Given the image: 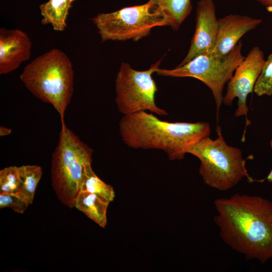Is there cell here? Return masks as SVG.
Here are the masks:
<instances>
[{
	"mask_svg": "<svg viewBox=\"0 0 272 272\" xmlns=\"http://www.w3.org/2000/svg\"><path fill=\"white\" fill-rule=\"evenodd\" d=\"M162 59L145 71H137L126 62H122L115 79V102L118 111L127 115L142 111H149L158 115L168 113L155 102L158 91L152 77L159 68Z\"/></svg>",
	"mask_w": 272,
	"mask_h": 272,
	"instance_id": "8",
	"label": "cell"
},
{
	"mask_svg": "<svg viewBox=\"0 0 272 272\" xmlns=\"http://www.w3.org/2000/svg\"><path fill=\"white\" fill-rule=\"evenodd\" d=\"M119 129L128 147L162 150L171 161L183 159L192 148L210 137L211 132L207 122H169L145 111L123 115Z\"/></svg>",
	"mask_w": 272,
	"mask_h": 272,
	"instance_id": "2",
	"label": "cell"
},
{
	"mask_svg": "<svg viewBox=\"0 0 272 272\" xmlns=\"http://www.w3.org/2000/svg\"><path fill=\"white\" fill-rule=\"evenodd\" d=\"M221 238L234 250L261 263L272 258V202L235 193L214 202Z\"/></svg>",
	"mask_w": 272,
	"mask_h": 272,
	"instance_id": "1",
	"label": "cell"
},
{
	"mask_svg": "<svg viewBox=\"0 0 272 272\" xmlns=\"http://www.w3.org/2000/svg\"><path fill=\"white\" fill-rule=\"evenodd\" d=\"M12 132V129L8 128L3 126L0 127V136H5L11 134Z\"/></svg>",
	"mask_w": 272,
	"mask_h": 272,
	"instance_id": "22",
	"label": "cell"
},
{
	"mask_svg": "<svg viewBox=\"0 0 272 272\" xmlns=\"http://www.w3.org/2000/svg\"><path fill=\"white\" fill-rule=\"evenodd\" d=\"M108 205L93 193L85 191L79 192L75 201V207L77 209L103 228L107 223Z\"/></svg>",
	"mask_w": 272,
	"mask_h": 272,
	"instance_id": "13",
	"label": "cell"
},
{
	"mask_svg": "<svg viewBox=\"0 0 272 272\" xmlns=\"http://www.w3.org/2000/svg\"><path fill=\"white\" fill-rule=\"evenodd\" d=\"M22 186L20 167L11 166L0 170V194H17Z\"/></svg>",
	"mask_w": 272,
	"mask_h": 272,
	"instance_id": "18",
	"label": "cell"
},
{
	"mask_svg": "<svg viewBox=\"0 0 272 272\" xmlns=\"http://www.w3.org/2000/svg\"><path fill=\"white\" fill-rule=\"evenodd\" d=\"M219 27L215 45L209 54L220 57L229 53L248 32L254 29L261 22L259 18L239 14H229L218 19Z\"/></svg>",
	"mask_w": 272,
	"mask_h": 272,
	"instance_id": "11",
	"label": "cell"
},
{
	"mask_svg": "<svg viewBox=\"0 0 272 272\" xmlns=\"http://www.w3.org/2000/svg\"><path fill=\"white\" fill-rule=\"evenodd\" d=\"M32 43L28 35L19 29H0V74L10 73L28 60Z\"/></svg>",
	"mask_w": 272,
	"mask_h": 272,
	"instance_id": "12",
	"label": "cell"
},
{
	"mask_svg": "<svg viewBox=\"0 0 272 272\" xmlns=\"http://www.w3.org/2000/svg\"><path fill=\"white\" fill-rule=\"evenodd\" d=\"M80 191L92 193L108 204L113 200L115 195L113 187L102 180L94 172L91 165L85 169Z\"/></svg>",
	"mask_w": 272,
	"mask_h": 272,
	"instance_id": "16",
	"label": "cell"
},
{
	"mask_svg": "<svg viewBox=\"0 0 272 272\" xmlns=\"http://www.w3.org/2000/svg\"><path fill=\"white\" fill-rule=\"evenodd\" d=\"M242 43L239 41L227 54L214 57L209 54L197 55L181 66L171 70L159 68V76L174 78L191 77L205 84L211 91L216 107V117L218 122L223 103V90L236 69L244 59Z\"/></svg>",
	"mask_w": 272,
	"mask_h": 272,
	"instance_id": "7",
	"label": "cell"
},
{
	"mask_svg": "<svg viewBox=\"0 0 272 272\" xmlns=\"http://www.w3.org/2000/svg\"><path fill=\"white\" fill-rule=\"evenodd\" d=\"M165 16L168 26L174 30L180 27L192 9L191 0H154Z\"/></svg>",
	"mask_w": 272,
	"mask_h": 272,
	"instance_id": "15",
	"label": "cell"
},
{
	"mask_svg": "<svg viewBox=\"0 0 272 272\" xmlns=\"http://www.w3.org/2000/svg\"><path fill=\"white\" fill-rule=\"evenodd\" d=\"M195 29L188 53L177 66H181L195 56L209 54L217 39L219 22L213 0H200L196 10Z\"/></svg>",
	"mask_w": 272,
	"mask_h": 272,
	"instance_id": "10",
	"label": "cell"
},
{
	"mask_svg": "<svg viewBox=\"0 0 272 272\" xmlns=\"http://www.w3.org/2000/svg\"><path fill=\"white\" fill-rule=\"evenodd\" d=\"M269 146L272 150V139L269 141ZM264 180H266L268 182L272 183V169L271 171H270V172L269 173V174H268V175L267 176V177L262 180H259V181L263 182Z\"/></svg>",
	"mask_w": 272,
	"mask_h": 272,
	"instance_id": "23",
	"label": "cell"
},
{
	"mask_svg": "<svg viewBox=\"0 0 272 272\" xmlns=\"http://www.w3.org/2000/svg\"><path fill=\"white\" fill-rule=\"evenodd\" d=\"M76 0H49L39 6L43 25L50 24L53 29L63 31L67 26L66 20L72 3Z\"/></svg>",
	"mask_w": 272,
	"mask_h": 272,
	"instance_id": "14",
	"label": "cell"
},
{
	"mask_svg": "<svg viewBox=\"0 0 272 272\" xmlns=\"http://www.w3.org/2000/svg\"><path fill=\"white\" fill-rule=\"evenodd\" d=\"M217 137L202 140L188 152L200 161L199 174L205 184L220 191L230 189L246 177L248 182L257 181L251 177L246 168V159L242 151L227 144L220 126L216 127Z\"/></svg>",
	"mask_w": 272,
	"mask_h": 272,
	"instance_id": "4",
	"label": "cell"
},
{
	"mask_svg": "<svg viewBox=\"0 0 272 272\" xmlns=\"http://www.w3.org/2000/svg\"><path fill=\"white\" fill-rule=\"evenodd\" d=\"M26 88L42 101L51 104L58 113L61 126L74 92L72 62L61 50L53 48L27 64L20 76Z\"/></svg>",
	"mask_w": 272,
	"mask_h": 272,
	"instance_id": "3",
	"label": "cell"
},
{
	"mask_svg": "<svg viewBox=\"0 0 272 272\" xmlns=\"http://www.w3.org/2000/svg\"><path fill=\"white\" fill-rule=\"evenodd\" d=\"M102 41H138L149 35L155 27L168 26V21L154 0L144 4L101 13L91 19Z\"/></svg>",
	"mask_w": 272,
	"mask_h": 272,
	"instance_id": "6",
	"label": "cell"
},
{
	"mask_svg": "<svg viewBox=\"0 0 272 272\" xmlns=\"http://www.w3.org/2000/svg\"><path fill=\"white\" fill-rule=\"evenodd\" d=\"M22 186L17 194L29 205L34 200L37 185L42 177L43 170L41 167L36 165H26L20 167Z\"/></svg>",
	"mask_w": 272,
	"mask_h": 272,
	"instance_id": "17",
	"label": "cell"
},
{
	"mask_svg": "<svg viewBox=\"0 0 272 272\" xmlns=\"http://www.w3.org/2000/svg\"><path fill=\"white\" fill-rule=\"evenodd\" d=\"M93 150L66 126H61L57 145L52 155V186L59 200L75 207L86 168L91 165Z\"/></svg>",
	"mask_w": 272,
	"mask_h": 272,
	"instance_id": "5",
	"label": "cell"
},
{
	"mask_svg": "<svg viewBox=\"0 0 272 272\" xmlns=\"http://www.w3.org/2000/svg\"><path fill=\"white\" fill-rule=\"evenodd\" d=\"M29 205L16 194H0V208H9L16 213L23 214Z\"/></svg>",
	"mask_w": 272,
	"mask_h": 272,
	"instance_id": "20",
	"label": "cell"
},
{
	"mask_svg": "<svg viewBox=\"0 0 272 272\" xmlns=\"http://www.w3.org/2000/svg\"><path fill=\"white\" fill-rule=\"evenodd\" d=\"M253 92L259 97L272 96V53L265 61L254 86Z\"/></svg>",
	"mask_w": 272,
	"mask_h": 272,
	"instance_id": "19",
	"label": "cell"
},
{
	"mask_svg": "<svg viewBox=\"0 0 272 272\" xmlns=\"http://www.w3.org/2000/svg\"><path fill=\"white\" fill-rule=\"evenodd\" d=\"M265 59L262 50L258 46L253 47L236 69L232 77L227 83L226 92L223 96V103L228 106L232 105L237 98V107L234 116H245V126L241 142L245 141L247 127L251 122L248 119V107L247 98L253 89L263 68Z\"/></svg>",
	"mask_w": 272,
	"mask_h": 272,
	"instance_id": "9",
	"label": "cell"
},
{
	"mask_svg": "<svg viewBox=\"0 0 272 272\" xmlns=\"http://www.w3.org/2000/svg\"><path fill=\"white\" fill-rule=\"evenodd\" d=\"M266 8L267 11L272 13V0H255Z\"/></svg>",
	"mask_w": 272,
	"mask_h": 272,
	"instance_id": "21",
	"label": "cell"
}]
</instances>
